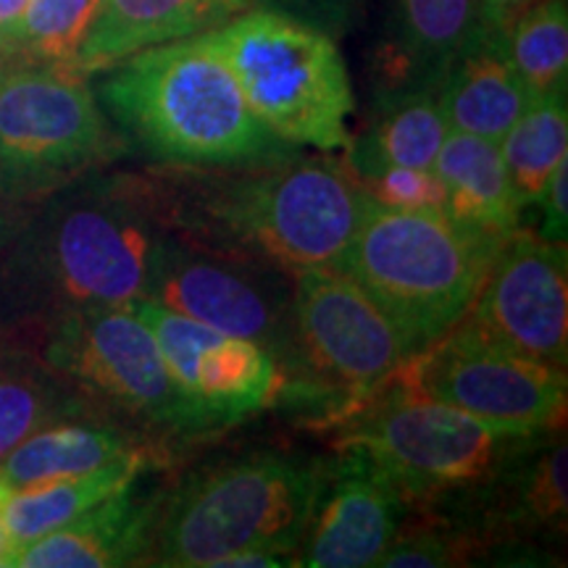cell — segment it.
<instances>
[{"mask_svg": "<svg viewBox=\"0 0 568 568\" xmlns=\"http://www.w3.org/2000/svg\"><path fill=\"white\" fill-rule=\"evenodd\" d=\"M145 172L84 174L27 209L0 247V343L63 314L142 301L163 240Z\"/></svg>", "mask_w": 568, "mask_h": 568, "instance_id": "obj_1", "label": "cell"}, {"mask_svg": "<svg viewBox=\"0 0 568 568\" xmlns=\"http://www.w3.org/2000/svg\"><path fill=\"white\" fill-rule=\"evenodd\" d=\"M145 176L169 234L293 276L335 268L364 209L345 161L303 148L237 166H151Z\"/></svg>", "mask_w": 568, "mask_h": 568, "instance_id": "obj_2", "label": "cell"}, {"mask_svg": "<svg viewBox=\"0 0 568 568\" xmlns=\"http://www.w3.org/2000/svg\"><path fill=\"white\" fill-rule=\"evenodd\" d=\"M103 74L105 116L151 166H237L297 151L255 119L205 32L145 48Z\"/></svg>", "mask_w": 568, "mask_h": 568, "instance_id": "obj_3", "label": "cell"}, {"mask_svg": "<svg viewBox=\"0 0 568 568\" xmlns=\"http://www.w3.org/2000/svg\"><path fill=\"white\" fill-rule=\"evenodd\" d=\"M500 243L453 222L443 209H389L364 193L335 268L379 305L416 355L466 318Z\"/></svg>", "mask_w": 568, "mask_h": 568, "instance_id": "obj_4", "label": "cell"}, {"mask_svg": "<svg viewBox=\"0 0 568 568\" xmlns=\"http://www.w3.org/2000/svg\"><path fill=\"white\" fill-rule=\"evenodd\" d=\"M326 460L243 453L187 474L163 495L148 566L213 568L243 550L295 556L308 531Z\"/></svg>", "mask_w": 568, "mask_h": 568, "instance_id": "obj_5", "label": "cell"}, {"mask_svg": "<svg viewBox=\"0 0 568 568\" xmlns=\"http://www.w3.org/2000/svg\"><path fill=\"white\" fill-rule=\"evenodd\" d=\"M261 124L293 148L345 153L355 98L335 38L280 9H247L205 32Z\"/></svg>", "mask_w": 568, "mask_h": 568, "instance_id": "obj_6", "label": "cell"}, {"mask_svg": "<svg viewBox=\"0 0 568 568\" xmlns=\"http://www.w3.org/2000/svg\"><path fill=\"white\" fill-rule=\"evenodd\" d=\"M537 432L426 397L395 372L329 435L335 450L364 456L416 508L479 485Z\"/></svg>", "mask_w": 568, "mask_h": 568, "instance_id": "obj_7", "label": "cell"}, {"mask_svg": "<svg viewBox=\"0 0 568 568\" xmlns=\"http://www.w3.org/2000/svg\"><path fill=\"white\" fill-rule=\"evenodd\" d=\"M293 316L295 366L274 408L314 429L329 432L410 358L379 305L337 268L293 276Z\"/></svg>", "mask_w": 568, "mask_h": 568, "instance_id": "obj_8", "label": "cell"}, {"mask_svg": "<svg viewBox=\"0 0 568 568\" xmlns=\"http://www.w3.org/2000/svg\"><path fill=\"white\" fill-rule=\"evenodd\" d=\"M24 347L101 414L166 447L209 437V426L169 374L159 343L130 305L63 314Z\"/></svg>", "mask_w": 568, "mask_h": 568, "instance_id": "obj_9", "label": "cell"}, {"mask_svg": "<svg viewBox=\"0 0 568 568\" xmlns=\"http://www.w3.org/2000/svg\"><path fill=\"white\" fill-rule=\"evenodd\" d=\"M130 155L88 77L71 67H0V197L40 203Z\"/></svg>", "mask_w": 568, "mask_h": 568, "instance_id": "obj_10", "label": "cell"}, {"mask_svg": "<svg viewBox=\"0 0 568 568\" xmlns=\"http://www.w3.org/2000/svg\"><path fill=\"white\" fill-rule=\"evenodd\" d=\"M426 397L487 422L548 429L566 422V368L516 351L471 316L397 368Z\"/></svg>", "mask_w": 568, "mask_h": 568, "instance_id": "obj_11", "label": "cell"}, {"mask_svg": "<svg viewBox=\"0 0 568 568\" xmlns=\"http://www.w3.org/2000/svg\"><path fill=\"white\" fill-rule=\"evenodd\" d=\"M145 301L266 347L282 376L295 366L293 274L163 234Z\"/></svg>", "mask_w": 568, "mask_h": 568, "instance_id": "obj_12", "label": "cell"}, {"mask_svg": "<svg viewBox=\"0 0 568 568\" xmlns=\"http://www.w3.org/2000/svg\"><path fill=\"white\" fill-rule=\"evenodd\" d=\"M126 305L151 329L169 374L211 435L276 406L282 372L266 347L226 335L145 297Z\"/></svg>", "mask_w": 568, "mask_h": 568, "instance_id": "obj_13", "label": "cell"}, {"mask_svg": "<svg viewBox=\"0 0 568 568\" xmlns=\"http://www.w3.org/2000/svg\"><path fill=\"white\" fill-rule=\"evenodd\" d=\"M471 316L516 351L566 368L568 364V251L518 226L497 247Z\"/></svg>", "mask_w": 568, "mask_h": 568, "instance_id": "obj_14", "label": "cell"}, {"mask_svg": "<svg viewBox=\"0 0 568 568\" xmlns=\"http://www.w3.org/2000/svg\"><path fill=\"white\" fill-rule=\"evenodd\" d=\"M335 453V460H326L324 485L297 550V566H376L406 524L410 506L364 456Z\"/></svg>", "mask_w": 568, "mask_h": 568, "instance_id": "obj_15", "label": "cell"}, {"mask_svg": "<svg viewBox=\"0 0 568 568\" xmlns=\"http://www.w3.org/2000/svg\"><path fill=\"white\" fill-rule=\"evenodd\" d=\"M142 477L51 535L21 545L13 550L9 568L148 566L163 495H142Z\"/></svg>", "mask_w": 568, "mask_h": 568, "instance_id": "obj_16", "label": "cell"}, {"mask_svg": "<svg viewBox=\"0 0 568 568\" xmlns=\"http://www.w3.org/2000/svg\"><path fill=\"white\" fill-rule=\"evenodd\" d=\"M479 27V0H389L385 38L374 51L376 95L439 88Z\"/></svg>", "mask_w": 568, "mask_h": 568, "instance_id": "obj_17", "label": "cell"}, {"mask_svg": "<svg viewBox=\"0 0 568 568\" xmlns=\"http://www.w3.org/2000/svg\"><path fill=\"white\" fill-rule=\"evenodd\" d=\"M169 450L119 418L90 414L48 424L0 460V503L6 495L40 481L77 477L134 453Z\"/></svg>", "mask_w": 568, "mask_h": 568, "instance_id": "obj_18", "label": "cell"}, {"mask_svg": "<svg viewBox=\"0 0 568 568\" xmlns=\"http://www.w3.org/2000/svg\"><path fill=\"white\" fill-rule=\"evenodd\" d=\"M437 101L447 132L503 140L531 101L506 51L503 32L477 27L439 80Z\"/></svg>", "mask_w": 568, "mask_h": 568, "instance_id": "obj_19", "label": "cell"}, {"mask_svg": "<svg viewBox=\"0 0 568 568\" xmlns=\"http://www.w3.org/2000/svg\"><path fill=\"white\" fill-rule=\"evenodd\" d=\"M234 13L237 0H101L77 53V71L103 74L145 48L209 32Z\"/></svg>", "mask_w": 568, "mask_h": 568, "instance_id": "obj_20", "label": "cell"}, {"mask_svg": "<svg viewBox=\"0 0 568 568\" xmlns=\"http://www.w3.org/2000/svg\"><path fill=\"white\" fill-rule=\"evenodd\" d=\"M432 172L443 187V213L453 222L495 240H506L524 226V211L510 187L497 142L447 132Z\"/></svg>", "mask_w": 568, "mask_h": 568, "instance_id": "obj_21", "label": "cell"}, {"mask_svg": "<svg viewBox=\"0 0 568 568\" xmlns=\"http://www.w3.org/2000/svg\"><path fill=\"white\" fill-rule=\"evenodd\" d=\"M447 138L439 111L437 88L397 90L376 95L372 122L361 138H351L345 166L361 176L385 166L435 169L437 153Z\"/></svg>", "mask_w": 568, "mask_h": 568, "instance_id": "obj_22", "label": "cell"}, {"mask_svg": "<svg viewBox=\"0 0 568 568\" xmlns=\"http://www.w3.org/2000/svg\"><path fill=\"white\" fill-rule=\"evenodd\" d=\"M169 456L163 453H134L122 460L98 468L90 474L40 481V485L21 487L17 493L6 495L0 503L3 521L9 527L13 545L34 542V539L51 535L63 524L74 521L84 510L111 497L113 493L142 477L151 468H161Z\"/></svg>", "mask_w": 568, "mask_h": 568, "instance_id": "obj_23", "label": "cell"}, {"mask_svg": "<svg viewBox=\"0 0 568 568\" xmlns=\"http://www.w3.org/2000/svg\"><path fill=\"white\" fill-rule=\"evenodd\" d=\"M90 414L101 410L32 347L0 343V460L42 426Z\"/></svg>", "mask_w": 568, "mask_h": 568, "instance_id": "obj_24", "label": "cell"}, {"mask_svg": "<svg viewBox=\"0 0 568 568\" xmlns=\"http://www.w3.org/2000/svg\"><path fill=\"white\" fill-rule=\"evenodd\" d=\"M497 145L516 201L527 211L568 155L566 92L531 98Z\"/></svg>", "mask_w": 568, "mask_h": 568, "instance_id": "obj_25", "label": "cell"}, {"mask_svg": "<svg viewBox=\"0 0 568 568\" xmlns=\"http://www.w3.org/2000/svg\"><path fill=\"white\" fill-rule=\"evenodd\" d=\"M101 0H30L17 27L0 40V67L77 69V53Z\"/></svg>", "mask_w": 568, "mask_h": 568, "instance_id": "obj_26", "label": "cell"}, {"mask_svg": "<svg viewBox=\"0 0 568 568\" xmlns=\"http://www.w3.org/2000/svg\"><path fill=\"white\" fill-rule=\"evenodd\" d=\"M514 69L531 98L566 92L568 9L566 0H539L503 32Z\"/></svg>", "mask_w": 568, "mask_h": 568, "instance_id": "obj_27", "label": "cell"}, {"mask_svg": "<svg viewBox=\"0 0 568 568\" xmlns=\"http://www.w3.org/2000/svg\"><path fill=\"white\" fill-rule=\"evenodd\" d=\"M353 180L372 201L389 209H443V187L429 169L385 166Z\"/></svg>", "mask_w": 568, "mask_h": 568, "instance_id": "obj_28", "label": "cell"}, {"mask_svg": "<svg viewBox=\"0 0 568 568\" xmlns=\"http://www.w3.org/2000/svg\"><path fill=\"white\" fill-rule=\"evenodd\" d=\"M568 159L552 172L550 182L545 184L542 195L537 197L539 224L537 234L550 243H566L568 234Z\"/></svg>", "mask_w": 568, "mask_h": 568, "instance_id": "obj_29", "label": "cell"}, {"mask_svg": "<svg viewBox=\"0 0 568 568\" xmlns=\"http://www.w3.org/2000/svg\"><path fill=\"white\" fill-rule=\"evenodd\" d=\"M537 3L539 0H479V24L495 32H506L524 11Z\"/></svg>", "mask_w": 568, "mask_h": 568, "instance_id": "obj_30", "label": "cell"}, {"mask_svg": "<svg viewBox=\"0 0 568 568\" xmlns=\"http://www.w3.org/2000/svg\"><path fill=\"white\" fill-rule=\"evenodd\" d=\"M284 566H297L295 556H282V552L272 550H243L234 552L219 560L213 568H284Z\"/></svg>", "mask_w": 568, "mask_h": 568, "instance_id": "obj_31", "label": "cell"}, {"mask_svg": "<svg viewBox=\"0 0 568 568\" xmlns=\"http://www.w3.org/2000/svg\"><path fill=\"white\" fill-rule=\"evenodd\" d=\"M27 209H21V205H13V203H6L3 197H0V247L9 243V237L13 232H17V226L21 224V219H24Z\"/></svg>", "mask_w": 568, "mask_h": 568, "instance_id": "obj_32", "label": "cell"}, {"mask_svg": "<svg viewBox=\"0 0 568 568\" xmlns=\"http://www.w3.org/2000/svg\"><path fill=\"white\" fill-rule=\"evenodd\" d=\"M27 3H30V0H0V40L17 27V21L21 19V13H24Z\"/></svg>", "mask_w": 568, "mask_h": 568, "instance_id": "obj_33", "label": "cell"}, {"mask_svg": "<svg viewBox=\"0 0 568 568\" xmlns=\"http://www.w3.org/2000/svg\"><path fill=\"white\" fill-rule=\"evenodd\" d=\"M318 3H335V0H237L240 11L247 9H284V6H318Z\"/></svg>", "mask_w": 568, "mask_h": 568, "instance_id": "obj_34", "label": "cell"}, {"mask_svg": "<svg viewBox=\"0 0 568 568\" xmlns=\"http://www.w3.org/2000/svg\"><path fill=\"white\" fill-rule=\"evenodd\" d=\"M13 550H17V545H13L9 527H6V521H3V510H0V568H9Z\"/></svg>", "mask_w": 568, "mask_h": 568, "instance_id": "obj_35", "label": "cell"}]
</instances>
